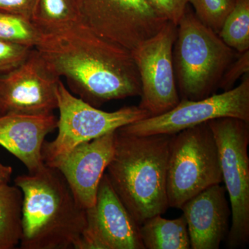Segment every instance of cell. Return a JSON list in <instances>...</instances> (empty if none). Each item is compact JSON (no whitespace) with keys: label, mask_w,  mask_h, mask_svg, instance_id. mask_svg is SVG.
<instances>
[{"label":"cell","mask_w":249,"mask_h":249,"mask_svg":"<svg viewBox=\"0 0 249 249\" xmlns=\"http://www.w3.org/2000/svg\"><path fill=\"white\" fill-rule=\"evenodd\" d=\"M60 81L40 52L33 49L19 67L0 74V116L53 114L58 109L57 90Z\"/></svg>","instance_id":"cell-11"},{"label":"cell","mask_w":249,"mask_h":249,"mask_svg":"<svg viewBox=\"0 0 249 249\" xmlns=\"http://www.w3.org/2000/svg\"><path fill=\"white\" fill-rule=\"evenodd\" d=\"M32 47L0 40V74L19 67L30 55Z\"/></svg>","instance_id":"cell-22"},{"label":"cell","mask_w":249,"mask_h":249,"mask_svg":"<svg viewBox=\"0 0 249 249\" xmlns=\"http://www.w3.org/2000/svg\"><path fill=\"white\" fill-rule=\"evenodd\" d=\"M152 7L167 20L178 26L189 0H147Z\"/></svg>","instance_id":"cell-24"},{"label":"cell","mask_w":249,"mask_h":249,"mask_svg":"<svg viewBox=\"0 0 249 249\" xmlns=\"http://www.w3.org/2000/svg\"><path fill=\"white\" fill-rule=\"evenodd\" d=\"M87 226L78 249H145L139 226L111 186L106 173L96 202L86 210Z\"/></svg>","instance_id":"cell-12"},{"label":"cell","mask_w":249,"mask_h":249,"mask_svg":"<svg viewBox=\"0 0 249 249\" xmlns=\"http://www.w3.org/2000/svg\"><path fill=\"white\" fill-rule=\"evenodd\" d=\"M176 37L177 25L168 21L156 35L131 51L142 85L139 107L150 116L171 110L181 101L173 63Z\"/></svg>","instance_id":"cell-10"},{"label":"cell","mask_w":249,"mask_h":249,"mask_svg":"<svg viewBox=\"0 0 249 249\" xmlns=\"http://www.w3.org/2000/svg\"><path fill=\"white\" fill-rule=\"evenodd\" d=\"M14 181L23 194L21 249H78L87 226L86 210L61 173L45 164Z\"/></svg>","instance_id":"cell-3"},{"label":"cell","mask_w":249,"mask_h":249,"mask_svg":"<svg viewBox=\"0 0 249 249\" xmlns=\"http://www.w3.org/2000/svg\"><path fill=\"white\" fill-rule=\"evenodd\" d=\"M12 173L13 168L11 166L0 163V186L9 183Z\"/></svg>","instance_id":"cell-26"},{"label":"cell","mask_w":249,"mask_h":249,"mask_svg":"<svg viewBox=\"0 0 249 249\" xmlns=\"http://www.w3.org/2000/svg\"><path fill=\"white\" fill-rule=\"evenodd\" d=\"M249 73V50L239 54L237 58L229 65L219 80L218 88L229 91L233 88L236 82Z\"/></svg>","instance_id":"cell-23"},{"label":"cell","mask_w":249,"mask_h":249,"mask_svg":"<svg viewBox=\"0 0 249 249\" xmlns=\"http://www.w3.org/2000/svg\"><path fill=\"white\" fill-rule=\"evenodd\" d=\"M193 12L202 24L219 34L235 5V0H189Z\"/></svg>","instance_id":"cell-21"},{"label":"cell","mask_w":249,"mask_h":249,"mask_svg":"<svg viewBox=\"0 0 249 249\" xmlns=\"http://www.w3.org/2000/svg\"><path fill=\"white\" fill-rule=\"evenodd\" d=\"M23 194L19 187L0 186V249H13L22 235Z\"/></svg>","instance_id":"cell-17"},{"label":"cell","mask_w":249,"mask_h":249,"mask_svg":"<svg viewBox=\"0 0 249 249\" xmlns=\"http://www.w3.org/2000/svg\"><path fill=\"white\" fill-rule=\"evenodd\" d=\"M58 119L49 115L10 114L0 116V145L35 173L45 164L42 148L47 134L57 128Z\"/></svg>","instance_id":"cell-15"},{"label":"cell","mask_w":249,"mask_h":249,"mask_svg":"<svg viewBox=\"0 0 249 249\" xmlns=\"http://www.w3.org/2000/svg\"><path fill=\"white\" fill-rule=\"evenodd\" d=\"M36 49L72 93L95 107L140 96V77L131 51L80 22L44 34Z\"/></svg>","instance_id":"cell-1"},{"label":"cell","mask_w":249,"mask_h":249,"mask_svg":"<svg viewBox=\"0 0 249 249\" xmlns=\"http://www.w3.org/2000/svg\"><path fill=\"white\" fill-rule=\"evenodd\" d=\"M32 21L44 34L81 22L79 0H37Z\"/></svg>","instance_id":"cell-18"},{"label":"cell","mask_w":249,"mask_h":249,"mask_svg":"<svg viewBox=\"0 0 249 249\" xmlns=\"http://www.w3.org/2000/svg\"><path fill=\"white\" fill-rule=\"evenodd\" d=\"M242 78L240 84L229 91L197 101L181 100L178 106L164 114L119 129L138 136L175 134L219 118H236L249 122V73Z\"/></svg>","instance_id":"cell-9"},{"label":"cell","mask_w":249,"mask_h":249,"mask_svg":"<svg viewBox=\"0 0 249 249\" xmlns=\"http://www.w3.org/2000/svg\"><path fill=\"white\" fill-rule=\"evenodd\" d=\"M239 54L202 24L188 4L177 26L173 47L181 100L197 101L214 94L223 73Z\"/></svg>","instance_id":"cell-4"},{"label":"cell","mask_w":249,"mask_h":249,"mask_svg":"<svg viewBox=\"0 0 249 249\" xmlns=\"http://www.w3.org/2000/svg\"><path fill=\"white\" fill-rule=\"evenodd\" d=\"M208 124L217 142L222 180L231 208L228 247L245 248L249 242V122L224 117Z\"/></svg>","instance_id":"cell-7"},{"label":"cell","mask_w":249,"mask_h":249,"mask_svg":"<svg viewBox=\"0 0 249 249\" xmlns=\"http://www.w3.org/2000/svg\"><path fill=\"white\" fill-rule=\"evenodd\" d=\"M116 131L83 142L53 165L61 173L78 204L87 210L96 202L98 186L114 155Z\"/></svg>","instance_id":"cell-13"},{"label":"cell","mask_w":249,"mask_h":249,"mask_svg":"<svg viewBox=\"0 0 249 249\" xmlns=\"http://www.w3.org/2000/svg\"><path fill=\"white\" fill-rule=\"evenodd\" d=\"M225 187L210 186L181 206L192 249H218L229 231L231 212Z\"/></svg>","instance_id":"cell-14"},{"label":"cell","mask_w":249,"mask_h":249,"mask_svg":"<svg viewBox=\"0 0 249 249\" xmlns=\"http://www.w3.org/2000/svg\"><path fill=\"white\" fill-rule=\"evenodd\" d=\"M175 134L138 136L116 130L114 155L106 174L139 226L169 208L167 173Z\"/></svg>","instance_id":"cell-2"},{"label":"cell","mask_w":249,"mask_h":249,"mask_svg":"<svg viewBox=\"0 0 249 249\" xmlns=\"http://www.w3.org/2000/svg\"><path fill=\"white\" fill-rule=\"evenodd\" d=\"M43 36L31 19L0 10V40L36 48Z\"/></svg>","instance_id":"cell-20"},{"label":"cell","mask_w":249,"mask_h":249,"mask_svg":"<svg viewBox=\"0 0 249 249\" xmlns=\"http://www.w3.org/2000/svg\"><path fill=\"white\" fill-rule=\"evenodd\" d=\"M145 249H189L191 240L183 215L174 219L157 214L139 226Z\"/></svg>","instance_id":"cell-16"},{"label":"cell","mask_w":249,"mask_h":249,"mask_svg":"<svg viewBox=\"0 0 249 249\" xmlns=\"http://www.w3.org/2000/svg\"><path fill=\"white\" fill-rule=\"evenodd\" d=\"M81 22L96 34L132 51L168 21L147 0H79Z\"/></svg>","instance_id":"cell-8"},{"label":"cell","mask_w":249,"mask_h":249,"mask_svg":"<svg viewBox=\"0 0 249 249\" xmlns=\"http://www.w3.org/2000/svg\"><path fill=\"white\" fill-rule=\"evenodd\" d=\"M60 117L58 134L42 148L44 163L52 167L83 142L102 137L127 124L150 117L146 110L127 106L115 111H105L72 94L62 81L57 90Z\"/></svg>","instance_id":"cell-6"},{"label":"cell","mask_w":249,"mask_h":249,"mask_svg":"<svg viewBox=\"0 0 249 249\" xmlns=\"http://www.w3.org/2000/svg\"><path fill=\"white\" fill-rule=\"evenodd\" d=\"M37 0H0V10L20 15L32 20Z\"/></svg>","instance_id":"cell-25"},{"label":"cell","mask_w":249,"mask_h":249,"mask_svg":"<svg viewBox=\"0 0 249 249\" xmlns=\"http://www.w3.org/2000/svg\"><path fill=\"white\" fill-rule=\"evenodd\" d=\"M218 35L237 53L249 50V0H235Z\"/></svg>","instance_id":"cell-19"},{"label":"cell","mask_w":249,"mask_h":249,"mask_svg":"<svg viewBox=\"0 0 249 249\" xmlns=\"http://www.w3.org/2000/svg\"><path fill=\"white\" fill-rule=\"evenodd\" d=\"M222 181L219 150L208 122L174 135L167 173L169 208L180 209L198 193Z\"/></svg>","instance_id":"cell-5"}]
</instances>
